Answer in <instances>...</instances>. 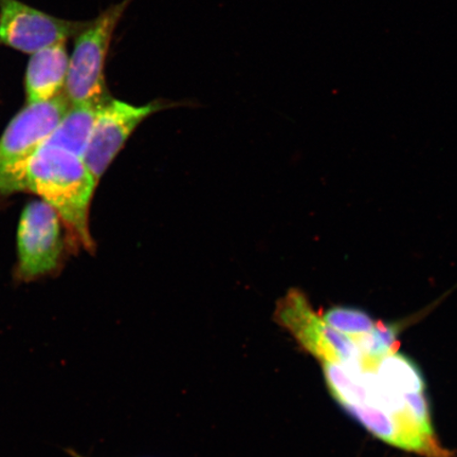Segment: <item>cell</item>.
I'll return each mask as SVG.
<instances>
[{"mask_svg": "<svg viewBox=\"0 0 457 457\" xmlns=\"http://www.w3.org/2000/svg\"><path fill=\"white\" fill-rule=\"evenodd\" d=\"M96 185L83 158L41 146L17 174L9 194L29 191L41 196L64 221L73 242L93 253L89 207Z\"/></svg>", "mask_w": 457, "mask_h": 457, "instance_id": "1", "label": "cell"}, {"mask_svg": "<svg viewBox=\"0 0 457 457\" xmlns=\"http://www.w3.org/2000/svg\"><path fill=\"white\" fill-rule=\"evenodd\" d=\"M131 0L112 5L78 34L70 59L64 94L71 106L100 107L112 96L105 83V62L112 34Z\"/></svg>", "mask_w": 457, "mask_h": 457, "instance_id": "2", "label": "cell"}, {"mask_svg": "<svg viewBox=\"0 0 457 457\" xmlns=\"http://www.w3.org/2000/svg\"><path fill=\"white\" fill-rule=\"evenodd\" d=\"M279 327L294 337L303 348L320 361L361 367L362 353L351 337L330 328L314 312L310 300L299 289H290L274 311Z\"/></svg>", "mask_w": 457, "mask_h": 457, "instance_id": "3", "label": "cell"}, {"mask_svg": "<svg viewBox=\"0 0 457 457\" xmlns=\"http://www.w3.org/2000/svg\"><path fill=\"white\" fill-rule=\"evenodd\" d=\"M64 91L55 98L28 104L0 138V195H9L17 174L70 111Z\"/></svg>", "mask_w": 457, "mask_h": 457, "instance_id": "4", "label": "cell"}, {"mask_svg": "<svg viewBox=\"0 0 457 457\" xmlns=\"http://www.w3.org/2000/svg\"><path fill=\"white\" fill-rule=\"evenodd\" d=\"M61 217L45 200H34L21 216L17 230L16 278L32 282L59 270L62 244Z\"/></svg>", "mask_w": 457, "mask_h": 457, "instance_id": "5", "label": "cell"}, {"mask_svg": "<svg viewBox=\"0 0 457 457\" xmlns=\"http://www.w3.org/2000/svg\"><path fill=\"white\" fill-rule=\"evenodd\" d=\"M170 106L174 105L162 101L134 106L111 98L99 107L83 156V162L96 184L138 125L151 114Z\"/></svg>", "mask_w": 457, "mask_h": 457, "instance_id": "6", "label": "cell"}, {"mask_svg": "<svg viewBox=\"0 0 457 457\" xmlns=\"http://www.w3.org/2000/svg\"><path fill=\"white\" fill-rule=\"evenodd\" d=\"M89 21L56 19L19 0H0V41L25 54L78 36Z\"/></svg>", "mask_w": 457, "mask_h": 457, "instance_id": "7", "label": "cell"}, {"mask_svg": "<svg viewBox=\"0 0 457 457\" xmlns=\"http://www.w3.org/2000/svg\"><path fill=\"white\" fill-rule=\"evenodd\" d=\"M70 56L66 42L37 51L29 61L26 73L28 104L55 98L64 91Z\"/></svg>", "mask_w": 457, "mask_h": 457, "instance_id": "8", "label": "cell"}, {"mask_svg": "<svg viewBox=\"0 0 457 457\" xmlns=\"http://www.w3.org/2000/svg\"><path fill=\"white\" fill-rule=\"evenodd\" d=\"M99 107L71 106L42 146L62 148L83 158Z\"/></svg>", "mask_w": 457, "mask_h": 457, "instance_id": "9", "label": "cell"}, {"mask_svg": "<svg viewBox=\"0 0 457 457\" xmlns=\"http://www.w3.org/2000/svg\"><path fill=\"white\" fill-rule=\"evenodd\" d=\"M377 374L392 390L403 394L425 393V380L417 365L408 357L391 353L379 360Z\"/></svg>", "mask_w": 457, "mask_h": 457, "instance_id": "10", "label": "cell"}, {"mask_svg": "<svg viewBox=\"0 0 457 457\" xmlns=\"http://www.w3.org/2000/svg\"><path fill=\"white\" fill-rule=\"evenodd\" d=\"M361 352L363 358L379 361L391 353H396L398 347V325L377 323L373 330L352 338Z\"/></svg>", "mask_w": 457, "mask_h": 457, "instance_id": "11", "label": "cell"}, {"mask_svg": "<svg viewBox=\"0 0 457 457\" xmlns=\"http://www.w3.org/2000/svg\"><path fill=\"white\" fill-rule=\"evenodd\" d=\"M323 320L330 328L351 338L370 333L376 327L374 320L363 311L353 307L336 306L324 314Z\"/></svg>", "mask_w": 457, "mask_h": 457, "instance_id": "12", "label": "cell"}, {"mask_svg": "<svg viewBox=\"0 0 457 457\" xmlns=\"http://www.w3.org/2000/svg\"><path fill=\"white\" fill-rule=\"evenodd\" d=\"M67 453L70 454L71 457H88V456L82 455L81 453H77V451H74L71 449H68Z\"/></svg>", "mask_w": 457, "mask_h": 457, "instance_id": "13", "label": "cell"}]
</instances>
